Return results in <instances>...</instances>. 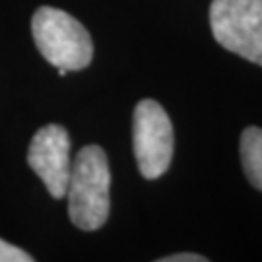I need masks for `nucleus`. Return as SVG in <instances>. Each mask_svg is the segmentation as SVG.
<instances>
[{
    "mask_svg": "<svg viewBox=\"0 0 262 262\" xmlns=\"http://www.w3.org/2000/svg\"><path fill=\"white\" fill-rule=\"evenodd\" d=\"M208 258L202 254L196 253H177V254H169L159 258V262H206Z\"/></svg>",
    "mask_w": 262,
    "mask_h": 262,
    "instance_id": "obj_8",
    "label": "nucleus"
},
{
    "mask_svg": "<svg viewBox=\"0 0 262 262\" xmlns=\"http://www.w3.org/2000/svg\"><path fill=\"white\" fill-rule=\"evenodd\" d=\"M31 31L39 53L56 68L82 70L94 58L88 29L64 10L41 6L33 14Z\"/></svg>",
    "mask_w": 262,
    "mask_h": 262,
    "instance_id": "obj_2",
    "label": "nucleus"
},
{
    "mask_svg": "<svg viewBox=\"0 0 262 262\" xmlns=\"http://www.w3.org/2000/svg\"><path fill=\"white\" fill-rule=\"evenodd\" d=\"M134 156L144 179H159L173 159V124L165 109L144 99L134 109Z\"/></svg>",
    "mask_w": 262,
    "mask_h": 262,
    "instance_id": "obj_4",
    "label": "nucleus"
},
{
    "mask_svg": "<svg viewBox=\"0 0 262 262\" xmlns=\"http://www.w3.org/2000/svg\"><path fill=\"white\" fill-rule=\"evenodd\" d=\"M241 163L251 185L262 190V128L249 126L241 134Z\"/></svg>",
    "mask_w": 262,
    "mask_h": 262,
    "instance_id": "obj_6",
    "label": "nucleus"
},
{
    "mask_svg": "<svg viewBox=\"0 0 262 262\" xmlns=\"http://www.w3.org/2000/svg\"><path fill=\"white\" fill-rule=\"evenodd\" d=\"M210 26L222 47L262 66V0H214Z\"/></svg>",
    "mask_w": 262,
    "mask_h": 262,
    "instance_id": "obj_3",
    "label": "nucleus"
},
{
    "mask_svg": "<svg viewBox=\"0 0 262 262\" xmlns=\"http://www.w3.org/2000/svg\"><path fill=\"white\" fill-rule=\"evenodd\" d=\"M33 256L28 254L24 249H18L14 245L6 243L4 239H0V262H31Z\"/></svg>",
    "mask_w": 262,
    "mask_h": 262,
    "instance_id": "obj_7",
    "label": "nucleus"
},
{
    "mask_svg": "<svg viewBox=\"0 0 262 262\" xmlns=\"http://www.w3.org/2000/svg\"><path fill=\"white\" fill-rule=\"evenodd\" d=\"M28 163L45 183L53 198H64L72 171L70 136L64 126L47 124L35 132L28 150Z\"/></svg>",
    "mask_w": 262,
    "mask_h": 262,
    "instance_id": "obj_5",
    "label": "nucleus"
},
{
    "mask_svg": "<svg viewBox=\"0 0 262 262\" xmlns=\"http://www.w3.org/2000/svg\"><path fill=\"white\" fill-rule=\"evenodd\" d=\"M111 171L105 151L99 146H85L72 161L66 187L68 215L72 224L84 231H95L109 217Z\"/></svg>",
    "mask_w": 262,
    "mask_h": 262,
    "instance_id": "obj_1",
    "label": "nucleus"
}]
</instances>
